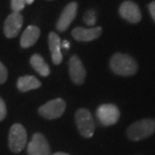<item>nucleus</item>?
Segmentation results:
<instances>
[{
  "instance_id": "obj_1",
  "label": "nucleus",
  "mask_w": 155,
  "mask_h": 155,
  "mask_svg": "<svg viewBox=\"0 0 155 155\" xmlns=\"http://www.w3.org/2000/svg\"><path fill=\"white\" fill-rule=\"evenodd\" d=\"M110 69L118 76L130 77L138 71V64L129 54H115L110 60Z\"/></svg>"
},
{
  "instance_id": "obj_2",
  "label": "nucleus",
  "mask_w": 155,
  "mask_h": 155,
  "mask_svg": "<svg viewBox=\"0 0 155 155\" xmlns=\"http://www.w3.org/2000/svg\"><path fill=\"white\" fill-rule=\"evenodd\" d=\"M155 132V120L143 119L136 121L129 126L127 136L133 141H139L149 137Z\"/></svg>"
},
{
  "instance_id": "obj_3",
  "label": "nucleus",
  "mask_w": 155,
  "mask_h": 155,
  "mask_svg": "<svg viewBox=\"0 0 155 155\" xmlns=\"http://www.w3.org/2000/svg\"><path fill=\"white\" fill-rule=\"evenodd\" d=\"M76 124L80 134L85 138H91L95 131V123L91 112L82 108L76 112Z\"/></svg>"
},
{
  "instance_id": "obj_4",
  "label": "nucleus",
  "mask_w": 155,
  "mask_h": 155,
  "mask_svg": "<svg viewBox=\"0 0 155 155\" xmlns=\"http://www.w3.org/2000/svg\"><path fill=\"white\" fill-rule=\"evenodd\" d=\"M27 141V134L24 127L20 124L12 125L9 131L8 145L12 152L19 153L25 147Z\"/></svg>"
},
{
  "instance_id": "obj_5",
  "label": "nucleus",
  "mask_w": 155,
  "mask_h": 155,
  "mask_svg": "<svg viewBox=\"0 0 155 155\" xmlns=\"http://www.w3.org/2000/svg\"><path fill=\"white\" fill-rule=\"evenodd\" d=\"M64 111H66V102L63 99L57 98L39 107L38 113L45 119L52 120L60 118L64 113Z\"/></svg>"
},
{
  "instance_id": "obj_6",
  "label": "nucleus",
  "mask_w": 155,
  "mask_h": 155,
  "mask_svg": "<svg viewBox=\"0 0 155 155\" xmlns=\"http://www.w3.org/2000/svg\"><path fill=\"white\" fill-rule=\"evenodd\" d=\"M98 120L104 126H111L118 122L120 118V111L113 104L101 105L96 112Z\"/></svg>"
},
{
  "instance_id": "obj_7",
  "label": "nucleus",
  "mask_w": 155,
  "mask_h": 155,
  "mask_svg": "<svg viewBox=\"0 0 155 155\" xmlns=\"http://www.w3.org/2000/svg\"><path fill=\"white\" fill-rule=\"evenodd\" d=\"M23 24V16L20 12L13 11L4 22V35L6 38H13L18 35Z\"/></svg>"
},
{
  "instance_id": "obj_8",
  "label": "nucleus",
  "mask_w": 155,
  "mask_h": 155,
  "mask_svg": "<svg viewBox=\"0 0 155 155\" xmlns=\"http://www.w3.org/2000/svg\"><path fill=\"white\" fill-rule=\"evenodd\" d=\"M28 155H51L48 142L42 134L35 133L27 146Z\"/></svg>"
},
{
  "instance_id": "obj_9",
  "label": "nucleus",
  "mask_w": 155,
  "mask_h": 155,
  "mask_svg": "<svg viewBox=\"0 0 155 155\" xmlns=\"http://www.w3.org/2000/svg\"><path fill=\"white\" fill-rule=\"evenodd\" d=\"M119 13L122 18H124L130 23H138L142 18L141 11L138 5L135 2L130 1V0L124 1L120 5Z\"/></svg>"
},
{
  "instance_id": "obj_10",
  "label": "nucleus",
  "mask_w": 155,
  "mask_h": 155,
  "mask_svg": "<svg viewBox=\"0 0 155 155\" xmlns=\"http://www.w3.org/2000/svg\"><path fill=\"white\" fill-rule=\"evenodd\" d=\"M69 72L71 79L76 85H83L86 80L87 72L82 61L78 55H73L69 61Z\"/></svg>"
},
{
  "instance_id": "obj_11",
  "label": "nucleus",
  "mask_w": 155,
  "mask_h": 155,
  "mask_svg": "<svg viewBox=\"0 0 155 155\" xmlns=\"http://www.w3.org/2000/svg\"><path fill=\"white\" fill-rule=\"evenodd\" d=\"M77 11H78L77 2H71L64 8V10L61 12V16L57 22V29L58 31L63 32L68 29V27L71 25V23L76 18Z\"/></svg>"
},
{
  "instance_id": "obj_12",
  "label": "nucleus",
  "mask_w": 155,
  "mask_h": 155,
  "mask_svg": "<svg viewBox=\"0 0 155 155\" xmlns=\"http://www.w3.org/2000/svg\"><path fill=\"white\" fill-rule=\"evenodd\" d=\"M102 27H93V28H84V27H76L73 29L72 35L76 40L79 41H92L97 39L102 35Z\"/></svg>"
},
{
  "instance_id": "obj_13",
  "label": "nucleus",
  "mask_w": 155,
  "mask_h": 155,
  "mask_svg": "<svg viewBox=\"0 0 155 155\" xmlns=\"http://www.w3.org/2000/svg\"><path fill=\"white\" fill-rule=\"evenodd\" d=\"M48 46L51 51V60L54 64H60L63 61V54H61V38L55 32H51L48 35Z\"/></svg>"
},
{
  "instance_id": "obj_14",
  "label": "nucleus",
  "mask_w": 155,
  "mask_h": 155,
  "mask_svg": "<svg viewBox=\"0 0 155 155\" xmlns=\"http://www.w3.org/2000/svg\"><path fill=\"white\" fill-rule=\"evenodd\" d=\"M40 35V30L38 26L35 25H29L26 27L23 33L21 35L20 38V45L23 48H27L32 46L35 43L38 41Z\"/></svg>"
},
{
  "instance_id": "obj_15",
  "label": "nucleus",
  "mask_w": 155,
  "mask_h": 155,
  "mask_svg": "<svg viewBox=\"0 0 155 155\" xmlns=\"http://www.w3.org/2000/svg\"><path fill=\"white\" fill-rule=\"evenodd\" d=\"M41 86V83L33 76L21 77L17 81V89L20 92H28L31 90L38 89Z\"/></svg>"
},
{
  "instance_id": "obj_16",
  "label": "nucleus",
  "mask_w": 155,
  "mask_h": 155,
  "mask_svg": "<svg viewBox=\"0 0 155 155\" xmlns=\"http://www.w3.org/2000/svg\"><path fill=\"white\" fill-rule=\"evenodd\" d=\"M30 64L31 67L38 72L40 76L42 77H48L49 75V68L48 64L45 63V61L43 60V58L41 55H39L38 54H33L30 58Z\"/></svg>"
},
{
  "instance_id": "obj_17",
  "label": "nucleus",
  "mask_w": 155,
  "mask_h": 155,
  "mask_svg": "<svg viewBox=\"0 0 155 155\" xmlns=\"http://www.w3.org/2000/svg\"><path fill=\"white\" fill-rule=\"evenodd\" d=\"M83 20L87 25L93 26L95 25L96 22H97V12H96L94 9H89L85 12L83 17Z\"/></svg>"
},
{
  "instance_id": "obj_18",
  "label": "nucleus",
  "mask_w": 155,
  "mask_h": 155,
  "mask_svg": "<svg viewBox=\"0 0 155 155\" xmlns=\"http://www.w3.org/2000/svg\"><path fill=\"white\" fill-rule=\"evenodd\" d=\"M26 0H11V8L13 11L20 12L25 7Z\"/></svg>"
},
{
  "instance_id": "obj_19",
  "label": "nucleus",
  "mask_w": 155,
  "mask_h": 155,
  "mask_svg": "<svg viewBox=\"0 0 155 155\" xmlns=\"http://www.w3.org/2000/svg\"><path fill=\"white\" fill-rule=\"evenodd\" d=\"M7 77H8L7 69H6L4 64L0 61V85H1V84H4L6 82Z\"/></svg>"
},
{
  "instance_id": "obj_20",
  "label": "nucleus",
  "mask_w": 155,
  "mask_h": 155,
  "mask_svg": "<svg viewBox=\"0 0 155 155\" xmlns=\"http://www.w3.org/2000/svg\"><path fill=\"white\" fill-rule=\"evenodd\" d=\"M6 116V106L4 101L0 98V121H2Z\"/></svg>"
},
{
  "instance_id": "obj_21",
  "label": "nucleus",
  "mask_w": 155,
  "mask_h": 155,
  "mask_svg": "<svg viewBox=\"0 0 155 155\" xmlns=\"http://www.w3.org/2000/svg\"><path fill=\"white\" fill-rule=\"evenodd\" d=\"M148 8H149V12H150L151 16H152L153 20L155 21V1L151 2L149 6H148Z\"/></svg>"
},
{
  "instance_id": "obj_22",
  "label": "nucleus",
  "mask_w": 155,
  "mask_h": 155,
  "mask_svg": "<svg viewBox=\"0 0 155 155\" xmlns=\"http://www.w3.org/2000/svg\"><path fill=\"white\" fill-rule=\"evenodd\" d=\"M61 48H64L66 49H69L70 48V42L68 41V40H64V41L61 42Z\"/></svg>"
},
{
  "instance_id": "obj_23",
  "label": "nucleus",
  "mask_w": 155,
  "mask_h": 155,
  "mask_svg": "<svg viewBox=\"0 0 155 155\" xmlns=\"http://www.w3.org/2000/svg\"><path fill=\"white\" fill-rule=\"evenodd\" d=\"M52 155H70V154L64 153V152H57V153H54V154H52Z\"/></svg>"
},
{
  "instance_id": "obj_24",
  "label": "nucleus",
  "mask_w": 155,
  "mask_h": 155,
  "mask_svg": "<svg viewBox=\"0 0 155 155\" xmlns=\"http://www.w3.org/2000/svg\"><path fill=\"white\" fill-rule=\"evenodd\" d=\"M33 1L35 0H26V4H31V3H33Z\"/></svg>"
}]
</instances>
